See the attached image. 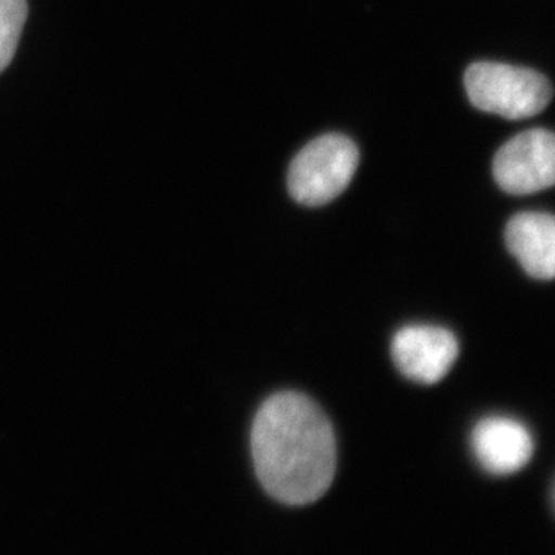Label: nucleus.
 Wrapping results in <instances>:
<instances>
[{"instance_id": "f257e3e1", "label": "nucleus", "mask_w": 555, "mask_h": 555, "mask_svg": "<svg viewBox=\"0 0 555 555\" xmlns=\"http://www.w3.org/2000/svg\"><path fill=\"white\" fill-rule=\"evenodd\" d=\"M251 448L258 480L287 505L320 500L336 475L331 422L315 402L296 391L263 402L253 422Z\"/></svg>"}, {"instance_id": "f03ea898", "label": "nucleus", "mask_w": 555, "mask_h": 555, "mask_svg": "<svg viewBox=\"0 0 555 555\" xmlns=\"http://www.w3.org/2000/svg\"><path fill=\"white\" fill-rule=\"evenodd\" d=\"M465 91L478 111L507 119L534 118L554 96L538 70L498 62H476L465 70Z\"/></svg>"}, {"instance_id": "7ed1b4c3", "label": "nucleus", "mask_w": 555, "mask_h": 555, "mask_svg": "<svg viewBox=\"0 0 555 555\" xmlns=\"http://www.w3.org/2000/svg\"><path fill=\"white\" fill-rule=\"evenodd\" d=\"M359 166L358 144L341 134L310 141L291 163L288 192L305 206H323L339 197Z\"/></svg>"}, {"instance_id": "20e7f679", "label": "nucleus", "mask_w": 555, "mask_h": 555, "mask_svg": "<svg viewBox=\"0 0 555 555\" xmlns=\"http://www.w3.org/2000/svg\"><path fill=\"white\" fill-rule=\"evenodd\" d=\"M492 173L511 195H532L555 186V132L525 130L498 150Z\"/></svg>"}, {"instance_id": "39448f33", "label": "nucleus", "mask_w": 555, "mask_h": 555, "mask_svg": "<svg viewBox=\"0 0 555 555\" xmlns=\"http://www.w3.org/2000/svg\"><path fill=\"white\" fill-rule=\"evenodd\" d=\"M459 353V339L443 326L408 325L391 341V358L399 372L421 385L440 383Z\"/></svg>"}, {"instance_id": "423d86ee", "label": "nucleus", "mask_w": 555, "mask_h": 555, "mask_svg": "<svg viewBox=\"0 0 555 555\" xmlns=\"http://www.w3.org/2000/svg\"><path fill=\"white\" fill-rule=\"evenodd\" d=\"M470 448L487 473L507 476L529 464L534 454V438L524 422L511 416H487L473 429Z\"/></svg>"}, {"instance_id": "0eeeda50", "label": "nucleus", "mask_w": 555, "mask_h": 555, "mask_svg": "<svg viewBox=\"0 0 555 555\" xmlns=\"http://www.w3.org/2000/svg\"><path fill=\"white\" fill-rule=\"evenodd\" d=\"M505 244L525 273L535 280L555 278V215L524 211L505 228Z\"/></svg>"}, {"instance_id": "6e6552de", "label": "nucleus", "mask_w": 555, "mask_h": 555, "mask_svg": "<svg viewBox=\"0 0 555 555\" xmlns=\"http://www.w3.org/2000/svg\"><path fill=\"white\" fill-rule=\"evenodd\" d=\"M26 21V0H0V73L15 56Z\"/></svg>"}]
</instances>
